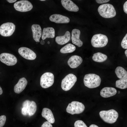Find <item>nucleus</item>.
Segmentation results:
<instances>
[{
	"instance_id": "7ed1b4c3",
	"label": "nucleus",
	"mask_w": 127,
	"mask_h": 127,
	"mask_svg": "<svg viewBox=\"0 0 127 127\" xmlns=\"http://www.w3.org/2000/svg\"><path fill=\"white\" fill-rule=\"evenodd\" d=\"M99 115L101 119L104 122L110 124L115 122L119 116L118 112L113 109L101 111Z\"/></svg>"
},
{
	"instance_id": "4c0bfd02",
	"label": "nucleus",
	"mask_w": 127,
	"mask_h": 127,
	"mask_svg": "<svg viewBox=\"0 0 127 127\" xmlns=\"http://www.w3.org/2000/svg\"><path fill=\"white\" fill-rule=\"evenodd\" d=\"M125 53L126 56L127 57V50L126 49L125 51Z\"/></svg>"
},
{
	"instance_id": "ea45409f",
	"label": "nucleus",
	"mask_w": 127,
	"mask_h": 127,
	"mask_svg": "<svg viewBox=\"0 0 127 127\" xmlns=\"http://www.w3.org/2000/svg\"><path fill=\"white\" fill-rule=\"evenodd\" d=\"M120 93V91H118V93L119 94Z\"/></svg>"
},
{
	"instance_id": "39448f33",
	"label": "nucleus",
	"mask_w": 127,
	"mask_h": 127,
	"mask_svg": "<svg viewBox=\"0 0 127 127\" xmlns=\"http://www.w3.org/2000/svg\"><path fill=\"white\" fill-rule=\"evenodd\" d=\"M85 107L82 103L77 101H73L69 103L66 109L67 112L71 115L79 114L84 110Z\"/></svg>"
},
{
	"instance_id": "e433bc0d",
	"label": "nucleus",
	"mask_w": 127,
	"mask_h": 127,
	"mask_svg": "<svg viewBox=\"0 0 127 127\" xmlns=\"http://www.w3.org/2000/svg\"><path fill=\"white\" fill-rule=\"evenodd\" d=\"M3 92L0 86V95H1L2 94Z\"/></svg>"
},
{
	"instance_id": "9b49d317",
	"label": "nucleus",
	"mask_w": 127,
	"mask_h": 127,
	"mask_svg": "<svg viewBox=\"0 0 127 127\" xmlns=\"http://www.w3.org/2000/svg\"><path fill=\"white\" fill-rule=\"evenodd\" d=\"M19 54L23 57L29 60H33L36 57V54L30 49L25 47H21L18 50Z\"/></svg>"
},
{
	"instance_id": "b1692460",
	"label": "nucleus",
	"mask_w": 127,
	"mask_h": 127,
	"mask_svg": "<svg viewBox=\"0 0 127 127\" xmlns=\"http://www.w3.org/2000/svg\"><path fill=\"white\" fill-rule=\"evenodd\" d=\"M75 49V46L69 43L62 48L60 49V52L61 53L64 54L71 53L74 51Z\"/></svg>"
},
{
	"instance_id": "9d476101",
	"label": "nucleus",
	"mask_w": 127,
	"mask_h": 127,
	"mask_svg": "<svg viewBox=\"0 0 127 127\" xmlns=\"http://www.w3.org/2000/svg\"><path fill=\"white\" fill-rule=\"evenodd\" d=\"M0 61L8 66H13L17 63V60L13 55L9 53H4L0 55Z\"/></svg>"
},
{
	"instance_id": "72a5a7b5",
	"label": "nucleus",
	"mask_w": 127,
	"mask_h": 127,
	"mask_svg": "<svg viewBox=\"0 0 127 127\" xmlns=\"http://www.w3.org/2000/svg\"><path fill=\"white\" fill-rule=\"evenodd\" d=\"M7 1L9 3H14L16 1V0H7Z\"/></svg>"
},
{
	"instance_id": "f8f14e48",
	"label": "nucleus",
	"mask_w": 127,
	"mask_h": 127,
	"mask_svg": "<svg viewBox=\"0 0 127 127\" xmlns=\"http://www.w3.org/2000/svg\"><path fill=\"white\" fill-rule=\"evenodd\" d=\"M49 19L51 21L57 23H67L70 21V19L68 17L58 14L52 15Z\"/></svg>"
},
{
	"instance_id": "1a4fd4ad",
	"label": "nucleus",
	"mask_w": 127,
	"mask_h": 127,
	"mask_svg": "<svg viewBox=\"0 0 127 127\" xmlns=\"http://www.w3.org/2000/svg\"><path fill=\"white\" fill-rule=\"evenodd\" d=\"M14 7L17 11L25 12L31 10L33 6L32 3L28 0H23L19 1L15 3Z\"/></svg>"
},
{
	"instance_id": "a19ab883",
	"label": "nucleus",
	"mask_w": 127,
	"mask_h": 127,
	"mask_svg": "<svg viewBox=\"0 0 127 127\" xmlns=\"http://www.w3.org/2000/svg\"><path fill=\"white\" fill-rule=\"evenodd\" d=\"M40 0L41 1H45V0Z\"/></svg>"
},
{
	"instance_id": "423d86ee",
	"label": "nucleus",
	"mask_w": 127,
	"mask_h": 127,
	"mask_svg": "<svg viewBox=\"0 0 127 127\" xmlns=\"http://www.w3.org/2000/svg\"><path fill=\"white\" fill-rule=\"evenodd\" d=\"M77 80V78L74 74L71 73L67 75L62 80L61 87L65 91L69 90L74 85Z\"/></svg>"
},
{
	"instance_id": "aec40b11",
	"label": "nucleus",
	"mask_w": 127,
	"mask_h": 127,
	"mask_svg": "<svg viewBox=\"0 0 127 127\" xmlns=\"http://www.w3.org/2000/svg\"><path fill=\"white\" fill-rule=\"evenodd\" d=\"M55 30L52 27L44 28L43 29L41 38L43 40L48 38H53L55 36Z\"/></svg>"
},
{
	"instance_id": "2f4dec72",
	"label": "nucleus",
	"mask_w": 127,
	"mask_h": 127,
	"mask_svg": "<svg viewBox=\"0 0 127 127\" xmlns=\"http://www.w3.org/2000/svg\"><path fill=\"white\" fill-rule=\"evenodd\" d=\"M109 0H96V2L99 4H103L108 2Z\"/></svg>"
},
{
	"instance_id": "c756f323",
	"label": "nucleus",
	"mask_w": 127,
	"mask_h": 127,
	"mask_svg": "<svg viewBox=\"0 0 127 127\" xmlns=\"http://www.w3.org/2000/svg\"><path fill=\"white\" fill-rule=\"evenodd\" d=\"M6 119V117L4 115L0 116V127H3L4 125Z\"/></svg>"
},
{
	"instance_id": "4468645a",
	"label": "nucleus",
	"mask_w": 127,
	"mask_h": 127,
	"mask_svg": "<svg viewBox=\"0 0 127 127\" xmlns=\"http://www.w3.org/2000/svg\"><path fill=\"white\" fill-rule=\"evenodd\" d=\"M83 59L80 56L74 55L71 57L67 61V64L70 67L72 68H75L82 63Z\"/></svg>"
},
{
	"instance_id": "2eb2a0df",
	"label": "nucleus",
	"mask_w": 127,
	"mask_h": 127,
	"mask_svg": "<svg viewBox=\"0 0 127 127\" xmlns=\"http://www.w3.org/2000/svg\"><path fill=\"white\" fill-rule=\"evenodd\" d=\"M61 2L63 6L67 10L77 12L79 10L78 7L71 0H62Z\"/></svg>"
},
{
	"instance_id": "6e6552de",
	"label": "nucleus",
	"mask_w": 127,
	"mask_h": 127,
	"mask_svg": "<svg viewBox=\"0 0 127 127\" xmlns=\"http://www.w3.org/2000/svg\"><path fill=\"white\" fill-rule=\"evenodd\" d=\"M15 29V25L13 23L8 22L2 24L0 26V34L4 37L11 36Z\"/></svg>"
},
{
	"instance_id": "c9c22d12",
	"label": "nucleus",
	"mask_w": 127,
	"mask_h": 127,
	"mask_svg": "<svg viewBox=\"0 0 127 127\" xmlns=\"http://www.w3.org/2000/svg\"><path fill=\"white\" fill-rule=\"evenodd\" d=\"M40 44L42 45H44L45 44V41L44 40H42L40 41Z\"/></svg>"
},
{
	"instance_id": "a878e982",
	"label": "nucleus",
	"mask_w": 127,
	"mask_h": 127,
	"mask_svg": "<svg viewBox=\"0 0 127 127\" xmlns=\"http://www.w3.org/2000/svg\"><path fill=\"white\" fill-rule=\"evenodd\" d=\"M37 109V106L36 103L33 101H31L28 111V115L31 116L34 114Z\"/></svg>"
},
{
	"instance_id": "5701e85b",
	"label": "nucleus",
	"mask_w": 127,
	"mask_h": 127,
	"mask_svg": "<svg viewBox=\"0 0 127 127\" xmlns=\"http://www.w3.org/2000/svg\"><path fill=\"white\" fill-rule=\"evenodd\" d=\"M107 58L106 55L100 52L94 53L92 57V59L94 61L99 62H104L107 60Z\"/></svg>"
},
{
	"instance_id": "f03ea898",
	"label": "nucleus",
	"mask_w": 127,
	"mask_h": 127,
	"mask_svg": "<svg viewBox=\"0 0 127 127\" xmlns=\"http://www.w3.org/2000/svg\"><path fill=\"white\" fill-rule=\"evenodd\" d=\"M100 15L105 18H110L115 17L116 12L113 6L109 4H105L100 5L98 9Z\"/></svg>"
},
{
	"instance_id": "4be33fe9",
	"label": "nucleus",
	"mask_w": 127,
	"mask_h": 127,
	"mask_svg": "<svg viewBox=\"0 0 127 127\" xmlns=\"http://www.w3.org/2000/svg\"><path fill=\"white\" fill-rule=\"evenodd\" d=\"M115 72L119 78L120 79H127V72L122 67H117L115 69Z\"/></svg>"
},
{
	"instance_id": "393cba45",
	"label": "nucleus",
	"mask_w": 127,
	"mask_h": 127,
	"mask_svg": "<svg viewBox=\"0 0 127 127\" xmlns=\"http://www.w3.org/2000/svg\"><path fill=\"white\" fill-rule=\"evenodd\" d=\"M116 87L118 88L123 89L127 87V79H120L116 81Z\"/></svg>"
},
{
	"instance_id": "dca6fc26",
	"label": "nucleus",
	"mask_w": 127,
	"mask_h": 127,
	"mask_svg": "<svg viewBox=\"0 0 127 127\" xmlns=\"http://www.w3.org/2000/svg\"><path fill=\"white\" fill-rule=\"evenodd\" d=\"M33 37L36 42H39L42 36V29L40 25L38 24H33L31 26Z\"/></svg>"
},
{
	"instance_id": "f257e3e1",
	"label": "nucleus",
	"mask_w": 127,
	"mask_h": 127,
	"mask_svg": "<svg viewBox=\"0 0 127 127\" xmlns=\"http://www.w3.org/2000/svg\"><path fill=\"white\" fill-rule=\"evenodd\" d=\"M101 79L100 76L95 74H89L85 75L83 82L85 86L90 88H96L100 85Z\"/></svg>"
},
{
	"instance_id": "7c9ffc66",
	"label": "nucleus",
	"mask_w": 127,
	"mask_h": 127,
	"mask_svg": "<svg viewBox=\"0 0 127 127\" xmlns=\"http://www.w3.org/2000/svg\"><path fill=\"white\" fill-rule=\"evenodd\" d=\"M41 127H52V126L50 123L46 121L43 124Z\"/></svg>"
},
{
	"instance_id": "c85d7f7f",
	"label": "nucleus",
	"mask_w": 127,
	"mask_h": 127,
	"mask_svg": "<svg viewBox=\"0 0 127 127\" xmlns=\"http://www.w3.org/2000/svg\"><path fill=\"white\" fill-rule=\"evenodd\" d=\"M122 47L124 49H127V34L124 37L121 43Z\"/></svg>"
},
{
	"instance_id": "20e7f679",
	"label": "nucleus",
	"mask_w": 127,
	"mask_h": 127,
	"mask_svg": "<svg viewBox=\"0 0 127 127\" xmlns=\"http://www.w3.org/2000/svg\"><path fill=\"white\" fill-rule=\"evenodd\" d=\"M108 40L105 35L99 34L94 35L91 40L92 46L95 48H101L105 46L107 44Z\"/></svg>"
},
{
	"instance_id": "cd10ccee",
	"label": "nucleus",
	"mask_w": 127,
	"mask_h": 127,
	"mask_svg": "<svg viewBox=\"0 0 127 127\" xmlns=\"http://www.w3.org/2000/svg\"><path fill=\"white\" fill-rule=\"evenodd\" d=\"M74 127H87L86 124L81 120H77L74 124Z\"/></svg>"
},
{
	"instance_id": "f704fd0d",
	"label": "nucleus",
	"mask_w": 127,
	"mask_h": 127,
	"mask_svg": "<svg viewBox=\"0 0 127 127\" xmlns=\"http://www.w3.org/2000/svg\"><path fill=\"white\" fill-rule=\"evenodd\" d=\"M89 127H99L97 126L94 124L91 125Z\"/></svg>"
},
{
	"instance_id": "412c9836",
	"label": "nucleus",
	"mask_w": 127,
	"mask_h": 127,
	"mask_svg": "<svg viewBox=\"0 0 127 127\" xmlns=\"http://www.w3.org/2000/svg\"><path fill=\"white\" fill-rule=\"evenodd\" d=\"M70 33L67 31L64 36H57L55 39V41L58 44L63 45L68 42L70 40Z\"/></svg>"
},
{
	"instance_id": "a211bd4d",
	"label": "nucleus",
	"mask_w": 127,
	"mask_h": 127,
	"mask_svg": "<svg viewBox=\"0 0 127 127\" xmlns=\"http://www.w3.org/2000/svg\"><path fill=\"white\" fill-rule=\"evenodd\" d=\"M117 92L116 89L114 87H105L102 89L100 94L102 97L106 98L115 95Z\"/></svg>"
},
{
	"instance_id": "ddd939ff",
	"label": "nucleus",
	"mask_w": 127,
	"mask_h": 127,
	"mask_svg": "<svg viewBox=\"0 0 127 127\" xmlns=\"http://www.w3.org/2000/svg\"><path fill=\"white\" fill-rule=\"evenodd\" d=\"M80 31L79 29H74L71 32V40L72 43L79 47H81L83 43L80 39Z\"/></svg>"
},
{
	"instance_id": "473e14b6",
	"label": "nucleus",
	"mask_w": 127,
	"mask_h": 127,
	"mask_svg": "<svg viewBox=\"0 0 127 127\" xmlns=\"http://www.w3.org/2000/svg\"><path fill=\"white\" fill-rule=\"evenodd\" d=\"M123 9L124 12L127 14V1L123 5Z\"/></svg>"
},
{
	"instance_id": "58836bf2",
	"label": "nucleus",
	"mask_w": 127,
	"mask_h": 127,
	"mask_svg": "<svg viewBox=\"0 0 127 127\" xmlns=\"http://www.w3.org/2000/svg\"><path fill=\"white\" fill-rule=\"evenodd\" d=\"M50 43V42L49 41L48 42V44H49Z\"/></svg>"
},
{
	"instance_id": "f3484780",
	"label": "nucleus",
	"mask_w": 127,
	"mask_h": 127,
	"mask_svg": "<svg viewBox=\"0 0 127 127\" xmlns=\"http://www.w3.org/2000/svg\"><path fill=\"white\" fill-rule=\"evenodd\" d=\"M27 83V80L25 78L22 77L20 79L14 87V92L17 94L21 93L25 88Z\"/></svg>"
},
{
	"instance_id": "6ab92c4d",
	"label": "nucleus",
	"mask_w": 127,
	"mask_h": 127,
	"mask_svg": "<svg viewBox=\"0 0 127 127\" xmlns=\"http://www.w3.org/2000/svg\"><path fill=\"white\" fill-rule=\"evenodd\" d=\"M41 115L43 117L51 123H54L55 119L53 115L49 109L47 108H44L42 110Z\"/></svg>"
},
{
	"instance_id": "0eeeda50",
	"label": "nucleus",
	"mask_w": 127,
	"mask_h": 127,
	"mask_svg": "<svg viewBox=\"0 0 127 127\" xmlns=\"http://www.w3.org/2000/svg\"><path fill=\"white\" fill-rule=\"evenodd\" d=\"M54 81V76L52 73L46 72L41 76L40 81V85L43 88H46L51 86Z\"/></svg>"
},
{
	"instance_id": "bb28decb",
	"label": "nucleus",
	"mask_w": 127,
	"mask_h": 127,
	"mask_svg": "<svg viewBox=\"0 0 127 127\" xmlns=\"http://www.w3.org/2000/svg\"><path fill=\"white\" fill-rule=\"evenodd\" d=\"M31 101L28 100H25L22 103V107L21 109L22 114L24 115H28V111Z\"/></svg>"
}]
</instances>
